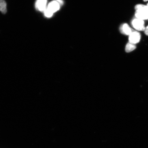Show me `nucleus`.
I'll return each instance as SVG.
<instances>
[{"mask_svg": "<svg viewBox=\"0 0 148 148\" xmlns=\"http://www.w3.org/2000/svg\"><path fill=\"white\" fill-rule=\"evenodd\" d=\"M135 16L138 19L142 20L148 19V6L142 4L136 5Z\"/></svg>", "mask_w": 148, "mask_h": 148, "instance_id": "1", "label": "nucleus"}, {"mask_svg": "<svg viewBox=\"0 0 148 148\" xmlns=\"http://www.w3.org/2000/svg\"><path fill=\"white\" fill-rule=\"evenodd\" d=\"M58 2L60 5L63 4L64 2L62 0H55Z\"/></svg>", "mask_w": 148, "mask_h": 148, "instance_id": "11", "label": "nucleus"}, {"mask_svg": "<svg viewBox=\"0 0 148 148\" xmlns=\"http://www.w3.org/2000/svg\"><path fill=\"white\" fill-rule=\"evenodd\" d=\"M120 30L123 34L127 35H130L133 32L132 29L127 23H125L120 27Z\"/></svg>", "mask_w": 148, "mask_h": 148, "instance_id": "6", "label": "nucleus"}, {"mask_svg": "<svg viewBox=\"0 0 148 148\" xmlns=\"http://www.w3.org/2000/svg\"><path fill=\"white\" fill-rule=\"evenodd\" d=\"M144 33L145 34L148 36V25L147 27H145V30L144 31Z\"/></svg>", "mask_w": 148, "mask_h": 148, "instance_id": "10", "label": "nucleus"}, {"mask_svg": "<svg viewBox=\"0 0 148 148\" xmlns=\"http://www.w3.org/2000/svg\"><path fill=\"white\" fill-rule=\"evenodd\" d=\"M147 5L148 6V3H147Z\"/></svg>", "mask_w": 148, "mask_h": 148, "instance_id": "13", "label": "nucleus"}, {"mask_svg": "<svg viewBox=\"0 0 148 148\" xmlns=\"http://www.w3.org/2000/svg\"><path fill=\"white\" fill-rule=\"evenodd\" d=\"M44 12L45 16L47 18L51 17V16H52L53 14V12H52L47 8H46Z\"/></svg>", "mask_w": 148, "mask_h": 148, "instance_id": "9", "label": "nucleus"}, {"mask_svg": "<svg viewBox=\"0 0 148 148\" xmlns=\"http://www.w3.org/2000/svg\"><path fill=\"white\" fill-rule=\"evenodd\" d=\"M0 11L3 14L7 12V4L5 0H0Z\"/></svg>", "mask_w": 148, "mask_h": 148, "instance_id": "7", "label": "nucleus"}, {"mask_svg": "<svg viewBox=\"0 0 148 148\" xmlns=\"http://www.w3.org/2000/svg\"><path fill=\"white\" fill-rule=\"evenodd\" d=\"M143 1H148V0H143Z\"/></svg>", "mask_w": 148, "mask_h": 148, "instance_id": "12", "label": "nucleus"}, {"mask_svg": "<svg viewBox=\"0 0 148 148\" xmlns=\"http://www.w3.org/2000/svg\"><path fill=\"white\" fill-rule=\"evenodd\" d=\"M47 0H37L36 7L37 10L41 12H44L47 7Z\"/></svg>", "mask_w": 148, "mask_h": 148, "instance_id": "4", "label": "nucleus"}, {"mask_svg": "<svg viewBox=\"0 0 148 148\" xmlns=\"http://www.w3.org/2000/svg\"><path fill=\"white\" fill-rule=\"evenodd\" d=\"M132 24L133 27L136 30L139 31H144L145 30V27L143 20L136 18L133 20Z\"/></svg>", "mask_w": 148, "mask_h": 148, "instance_id": "2", "label": "nucleus"}, {"mask_svg": "<svg viewBox=\"0 0 148 148\" xmlns=\"http://www.w3.org/2000/svg\"><path fill=\"white\" fill-rule=\"evenodd\" d=\"M140 39V35L139 33L134 31L129 35V42L132 44H136L139 42Z\"/></svg>", "mask_w": 148, "mask_h": 148, "instance_id": "3", "label": "nucleus"}, {"mask_svg": "<svg viewBox=\"0 0 148 148\" xmlns=\"http://www.w3.org/2000/svg\"><path fill=\"white\" fill-rule=\"evenodd\" d=\"M136 46L134 44L129 42L126 46L125 51L127 53H130L134 50L135 49H136Z\"/></svg>", "mask_w": 148, "mask_h": 148, "instance_id": "8", "label": "nucleus"}, {"mask_svg": "<svg viewBox=\"0 0 148 148\" xmlns=\"http://www.w3.org/2000/svg\"><path fill=\"white\" fill-rule=\"evenodd\" d=\"M47 8L54 13L60 9V4L56 1H52L49 3Z\"/></svg>", "mask_w": 148, "mask_h": 148, "instance_id": "5", "label": "nucleus"}]
</instances>
